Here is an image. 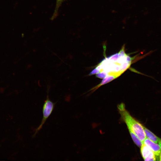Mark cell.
I'll return each mask as SVG.
<instances>
[{
  "label": "cell",
  "instance_id": "cell-1",
  "mask_svg": "<svg viewBox=\"0 0 161 161\" xmlns=\"http://www.w3.org/2000/svg\"><path fill=\"white\" fill-rule=\"evenodd\" d=\"M117 108L121 118L126 124L129 130L132 131L143 143L146 138L144 126L130 115L126 109L124 103L119 104Z\"/></svg>",
  "mask_w": 161,
  "mask_h": 161
},
{
  "label": "cell",
  "instance_id": "cell-2",
  "mask_svg": "<svg viewBox=\"0 0 161 161\" xmlns=\"http://www.w3.org/2000/svg\"><path fill=\"white\" fill-rule=\"evenodd\" d=\"M46 100H45L42 108L43 117L41 123L38 127L36 129L34 136H35L37 133L42 129L46 120L52 113L55 104L49 98L48 95V90Z\"/></svg>",
  "mask_w": 161,
  "mask_h": 161
},
{
  "label": "cell",
  "instance_id": "cell-3",
  "mask_svg": "<svg viewBox=\"0 0 161 161\" xmlns=\"http://www.w3.org/2000/svg\"><path fill=\"white\" fill-rule=\"evenodd\" d=\"M141 155L145 161H155V155L153 151L144 143L141 146Z\"/></svg>",
  "mask_w": 161,
  "mask_h": 161
},
{
  "label": "cell",
  "instance_id": "cell-4",
  "mask_svg": "<svg viewBox=\"0 0 161 161\" xmlns=\"http://www.w3.org/2000/svg\"><path fill=\"white\" fill-rule=\"evenodd\" d=\"M143 143L148 147L154 152L155 156H159L161 153V147L157 144L147 138H146Z\"/></svg>",
  "mask_w": 161,
  "mask_h": 161
},
{
  "label": "cell",
  "instance_id": "cell-5",
  "mask_svg": "<svg viewBox=\"0 0 161 161\" xmlns=\"http://www.w3.org/2000/svg\"><path fill=\"white\" fill-rule=\"evenodd\" d=\"M144 129L146 137L155 143H158L159 138L144 126Z\"/></svg>",
  "mask_w": 161,
  "mask_h": 161
},
{
  "label": "cell",
  "instance_id": "cell-6",
  "mask_svg": "<svg viewBox=\"0 0 161 161\" xmlns=\"http://www.w3.org/2000/svg\"><path fill=\"white\" fill-rule=\"evenodd\" d=\"M66 0H56L55 7L53 13L51 18V20H53L58 16V10L63 3Z\"/></svg>",
  "mask_w": 161,
  "mask_h": 161
},
{
  "label": "cell",
  "instance_id": "cell-7",
  "mask_svg": "<svg viewBox=\"0 0 161 161\" xmlns=\"http://www.w3.org/2000/svg\"><path fill=\"white\" fill-rule=\"evenodd\" d=\"M129 131L134 142L138 146L140 147L143 144L142 142L132 131Z\"/></svg>",
  "mask_w": 161,
  "mask_h": 161
},
{
  "label": "cell",
  "instance_id": "cell-8",
  "mask_svg": "<svg viewBox=\"0 0 161 161\" xmlns=\"http://www.w3.org/2000/svg\"><path fill=\"white\" fill-rule=\"evenodd\" d=\"M115 78H116L113 76H106L104 78V79L102 80L101 83L98 86H99L100 85H103L108 82H109L112 80L114 79Z\"/></svg>",
  "mask_w": 161,
  "mask_h": 161
},
{
  "label": "cell",
  "instance_id": "cell-9",
  "mask_svg": "<svg viewBox=\"0 0 161 161\" xmlns=\"http://www.w3.org/2000/svg\"><path fill=\"white\" fill-rule=\"evenodd\" d=\"M158 143L161 147V139L160 138Z\"/></svg>",
  "mask_w": 161,
  "mask_h": 161
},
{
  "label": "cell",
  "instance_id": "cell-10",
  "mask_svg": "<svg viewBox=\"0 0 161 161\" xmlns=\"http://www.w3.org/2000/svg\"><path fill=\"white\" fill-rule=\"evenodd\" d=\"M159 160L161 161V153L159 155Z\"/></svg>",
  "mask_w": 161,
  "mask_h": 161
}]
</instances>
